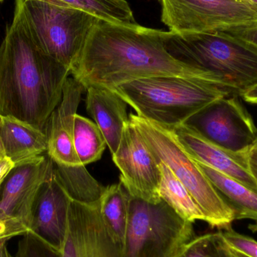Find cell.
I'll list each match as a JSON object with an SVG mask.
<instances>
[{"label":"cell","instance_id":"obj_1","mask_svg":"<svg viewBox=\"0 0 257 257\" xmlns=\"http://www.w3.org/2000/svg\"><path fill=\"white\" fill-rule=\"evenodd\" d=\"M164 32L99 19L71 75L85 90L91 86L113 90L126 83L155 77H182L207 82L200 71L168 52Z\"/></svg>","mask_w":257,"mask_h":257},{"label":"cell","instance_id":"obj_2","mask_svg":"<svg viewBox=\"0 0 257 257\" xmlns=\"http://www.w3.org/2000/svg\"><path fill=\"white\" fill-rule=\"evenodd\" d=\"M70 74L41 49L30 30L24 0H15L13 19L0 45V115L46 134Z\"/></svg>","mask_w":257,"mask_h":257},{"label":"cell","instance_id":"obj_3","mask_svg":"<svg viewBox=\"0 0 257 257\" xmlns=\"http://www.w3.org/2000/svg\"><path fill=\"white\" fill-rule=\"evenodd\" d=\"M165 46L176 60L200 71L206 81L242 96L257 84V49L220 32H164Z\"/></svg>","mask_w":257,"mask_h":257},{"label":"cell","instance_id":"obj_4","mask_svg":"<svg viewBox=\"0 0 257 257\" xmlns=\"http://www.w3.org/2000/svg\"><path fill=\"white\" fill-rule=\"evenodd\" d=\"M113 91L137 115L171 130L184 124L216 99L232 95L205 81L174 76L137 80L122 84Z\"/></svg>","mask_w":257,"mask_h":257},{"label":"cell","instance_id":"obj_5","mask_svg":"<svg viewBox=\"0 0 257 257\" xmlns=\"http://www.w3.org/2000/svg\"><path fill=\"white\" fill-rule=\"evenodd\" d=\"M130 121L137 128L157 163H163L184 184L205 216V221L220 230L229 229L235 214L197 162L181 145L173 130L137 114H130Z\"/></svg>","mask_w":257,"mask_h":257},{"label":"cell","instance_id":"obj_6","mask_svg":"<svg viewBox=\"0 0 257 257\" xmlns=\"http://www.w3.org/2000/svg\"><path fill=\"white\" fill-rule=\"evenodd\" d=\"M195 237L193 223L163 199L152 203L130 196L123 257H172Z\"/></svg>","mask_w":257,"mask_h":257},{"label":"cell","instance_id":"obj_7","mask_svg":"<svg viewBox=\"0 0 257 257\" xmlns=\"http://www.w3.org/2000/svg\"><path fill=\"white\" fill-rule=\"evenodd\" d=\"M24 8L41 49L72 71L99 18L81 9L41 0H24Z\"/></svg>","mask_w":257,"mask_h":257},{"label":"cell","instance_id":"obj_8","mask_svg":"<svg viewBox=\"0 0 257 257\" xmlns=\"http://www.w3.org/2000/svg\"><path fill=\"white\" fill-rule=\"evenodd\" d=\"M52 165L46 154L15 166L5 178L0 187V241L31 231L36 197Z\"/></svg>","mask_w":257,"mask_h":257},{"label":"cell","instance_id":"obj_9","mask_svg":"<svg viewBox=\"0 0 257 257\" xmlns=\"http://www.w3.org/2000/svg\"><path fill=\"white\" fill-rule=\"evenodd\" d=\"M161 21L172 33H214L257 24V12L242 0H159Z\"/></svg>","mask_w":257,"mask_h":257},{"label":"cell","instance_id":"obj_10","mask_svg":"<svg viewBox=\"0 0 257 257\" xmlns=\"http://www.w3.org/2000/svg\"><path fill=\"white\" fill-rule=\"evenodd\" d=\"M184 124L217 146L247 153L257 140V128L236 95L216 99L193 114Z\"/></svg>","mask_w":257,"mask_h":257},{"label":"cell","instance_id":"obj_11","mask_svg":"<svg viewBox=\"0 0 257 257\" xmlns=\"http://www.w3.org/2000/svg\"><path fill=\"white\" fill-rule=\"evenodd\" d=\"M112 160L120 170V181L130 196L152 203L161 200L160 166L139 130L130 121L125 125Z\"/></svg>","mask_w":257,"mask_h":257},{"label":"cell","instance_id":"obj_12","mask_svg":"<svg viewBox=\"0 0 257 257\" xmlns=\"http://www.w3.org/2000/svg\"><path fill=\"white\" fill-rule=\"evenodd\" d=\"M123 248L104 221L99 202L85 204L71 199L62 257H123Z\"/></svg>","mask_w":257,"mask_h":257},{"label":"cell","instance_id":"obj_13","mask_svg":"<svg viewBox=\"0 0 257 257\" xmlns=\"http://www.w3.org/2000/svg\"><path fill=\"white\" fill-rule=\"evenodd\" d=\"M71 199L52 167L41 186L33 209L30 232L61 251L66 239Z\"/></svg>","mask_w":257,"mask_h":257},{"label":"cell","instance_id":"obj_14","mask_svg":"<svg viewBox=\"0 0 257 257\" xmlns=\"http://www.w3.org/2000/svg\"><path fill=\"white\" fill-rule=\"evenodd\" d=\"M85 91L79 81L73 77H69L63 87L61 101L48 120L47 154L57 164L83 166L74 148L73 132L75 117Z\"/></svg>","mask_w":257,"mask_h":257},{"label":"cell","instance_id":"obj_15","mask_svg":"<svg viewBox=\"0 0 257 257\" xmlns=\"http://www.w3.org/2000/svg\"><path fill=\"white\" fill-rule=\"evenodd\" d=\"M187 153L198 163L230 177L257 191L250 174L247 153H234L214 145L186 124L172 130Z\"/></svg>","mask_w":257,"mask_h":257},{"label":"cell","instance_id":"obj_16","mask_svg":"<svg viewBox=\"0 0 257 257\" xmlns=\"http://www.w3.org/2000/svg\"><path fill=\"white\" fill-rule=\"evenodd\" d=\"M85 92L86 110L102 131L112 155L120 145L125 125L130 121L128 104L117 93L105 87L91 86Z\"/></svg>","mask_w":257,"mask_h":257},{"label":"cell","instance_id":"obj_17","mask_svg":"<svg viewBox=\"0 0 257 257\" xmlns=\"http://www.w3.org/2000/svg\"><path fill=\"white\" fill-rule=\"evenodd\" d=\"M0 134L6 157L15 166L37 160L48 152V137L18 119L0 115Z\"/></svg>","mask_w":257,"mask_h":257},{"label":"cell","instance_id":"obj_18","mask_svg":"<svg viewBox=\"0 0 257 257\" xmlns=\"http://www.w3.org/2000/svg\"><path fill=\"white\" fill-rule=\"evenodd\" d=\"M202 172L235 214V220L254 222L250 229L257 231V191L209 166L198 163Z\"/></svg>","mask_w":257,"mask_h":257},{"label":"cell","instance_id":"obj_19","mask_svg":"<svg viewBox=\"0 0 257 257\" xmlns=\"http://www.w3.org/2000/svg\"><path fill=\"white\" fill-rule=\"evenodd\" d=\"M54 170L59 182L72 200L96 203L106 189L89 173L85 166H62L54 162Z\"/></svg>","mask_w":257,"mask_h":257},{"label":"cell","instance_id":"obj_20","mask_svg":"<svg viewBox=\"0 0 257 257\" xmlns=\"http://www.w3.org/2000/svg\"><path fill=\"white\" fill-rule=\"evenodd\" d=\"M127 190L120 181L108 186L99 200V209L104 221L115 239L123 246L128 223Z\"/></svg>","mask_w":257,"mask_h":257},{"label":"cell","instance_id":"obj_21","mask_svg":"<svg viewBox=\"0 0 257 257\" xmlns=\"http://www.w3.org/2000/svg\"><path fill=\"white\" fill-rule=\"evenodd\" d=\"M161 180L159 187L160 199L166 202L180 217L187 221H205V216L184 184L163 163H159Z\"/></svg>","mask_w":257,"mask_h":257},{"label":"cell","instance_id":"obj_22","mask_svg":"<svg viewBox=\"0 0 257 257\" xmlns=\"http://www.w3.org/2000/svg\"><path fill=\"white\" fill-rule=\"evenodd\" d=\"M73 144L80 162L85 166L100 160L108 147L96 123L78 114L74 123Z\"/></svg>","mask_w":257,"mask_h":257},{"label":"cell","instance_id":"obj_23","mask_svg":"<svg viewBox=\"0 0 257 257\" xmlns=\"http://www.w3.org/2000/svg\"><path fill=\"white\" fill-rule=\"evenodd\" d=\"M57 6L85 11L99 19L115 24H136L126 0H41Z\"/></svg>","mask_w":257,"mask_h":257},{"label":"cell","instance_id":"obj_24","mask_svg":"<svg viewBox=\"0 0 257 257\" xmlns=\"http://www.w3.org/2000/svg\"><path fill=\"white\" fill-rule=\"evenodd\" d=\"M172 257H234L220 231L196 236Z\"/></svg>","mask_w":257,"mask_h":257},{"label":"cell","instance_id":"obj_25","mask_svg":"<svg viewBox=\"0 0 257 257\" xmlns=\"http://www.w3.org/2000/svg\"><path fill=\"white\" fill-rule=\"evenodd\" d=\"M14 257H62V253L36 234L27 232L18 241Z\"/></svg>","mask_w":257,"mask_h":257},{"label":"cell","instance_id":"obj_26","mask_svg":"<svg viewBox=\"0 0 257 257\" xmlns=\"http://www.w3.org/2000/svg\"><path fill=\"white\" fill-rule=\"evenodd\" d=\"M222 237L231 250L248 257H257V241L247 235L234 231L232 228L220 230Z\"/></svg>","mask_w":257,"mask_h":257},{"label":"cell","instance_id":"obj_27","mask_svg":"<svg viewBox=\"0 0 257 257\" xmlns=\"http://www.w3.org/2000/svg\"><path fill=\"white\" fill-rule=\"evenodd\" d=\"M217 32L238 39L257 49V24L228 27Z\"/></svg>","mask_w":257,"mask_h":257},{"label":"cell","instance_id":"obj_28","mask_svg":"<svg viewBox=\"0 0 257 257\" xmlns=\"http://www.w3.org/2000/svg\"><path fill=\"white\" fill-rule=\"evenodd\" d=\"M249 170L257 184V145H254L249 150L247 154Z\"/></svg>","mask_w":257,"mask_h":257},{"label":"cell","instance_id":"obj_29","mask_svg":"<svg viewBox=\"0 0 257 257\" xmlns=\"http://www.w3.org/2000/svg\"><path fill=\"white\" fill-rule=\"evenodd\" d=\"M15 164L8 157L0 160V187L9 172L14 169Z\"/></svg>","mask_w":257,"mask_h":257},{"label":"cell","instance_id":"obj_30","mask_svg":"<svg viewBox=\"0 0 257 257\" xmlns=\"http://www.w3.org/2000/svg\"><path fill=\"white\" fill-rule=\"evenodd\" d=\"M241 96L248 103L257 105V84Z\"/></svg>","mask_w":257,"mask_h":257},{"label":"cell","instance_id":"obj_31","mask_svg":"<svg viewBox=\"0 0 257 257\" xmlns=\"http://www.w3.org/2000/svg\"><path fill=\"white\" fill-rule=\"evenodd\" d=\"M0 257H14L8 248L7 241H0Z\"/></svg>","mask_w":257,"mask_h":257},{"label":"cell","instance_id":"obj_32","mask_svg":"<svg viewBox=\"0 0 257 257\" xmlns=\"http://www.w3.org/2000/svg\"><path fill=\"white\" fill-rule=\"evenodd\" d=\"M246 3L257 12V0H244Z\"/></svg>","mask_w":257,"mask_h":257},{"label":"cell","instance_id":"obj_33","mask_svg":"<svg viewBox=\"0 0 257 257\" xmlns=\"http://www.w3.org/2000/svg\"><path fill=\"white\" fill-rule=\"evenodd\" d=\"M6 157L4 148H3V142H2L1 134H0V160Z\"/></svg>","mask_w":257,"mask_h":257},{"label":"cell","instance_id":"obj_34","mask_svg":"<svg viewBox=\"0 0 257 257\" xmlns=\"http://www.w3.org/2000/svg\"><path fill=\"white\" fill-rule=\"evenodd\" d=\"M230 250L231 252H232V255H233L234 257H248L245 256V255L242 254V253H239V252L234 251V250H231V249Z\"/></svg>","mask_w":257,"mask_h":257},{"label":"cell","instance_id":"obj_35","mask_svg":"<svg viewBox=\"0 0 257 257\" xmlns=\"http://www.w3.org/2000/svg\"><path fill=\"white\" fill-rule=\"evenodd\" d=\"M2 2H3V0H0V3H1Z\"/></svg>","mask_w":257,"mask_h":257},{"label":"cell","instance_id":"obj_36","mask_svg":"<svg viewBox=\"0 0 257 257\" xmlns=\"http://www.w3.org/2000/svg\"><path fill=\"white\" fill-rule=\"evenodd\" d=\"M254 145H257V140H256V143H255Z\"/></svg>","mask_w":257,"mask_h":257},{"label":"cell","instance_id":"obj_37","mask_svg":"<svg viewBox=\"0 0 257 257\" xmlns=\"http://www.w3.org/2000/svg\"><path fill=\"white\" fill-rule=\"evenodd\" d=\"M242 1H244V0H242Z\"/></svg>","mask_w":257,"mask_h":257}]
</instances>
